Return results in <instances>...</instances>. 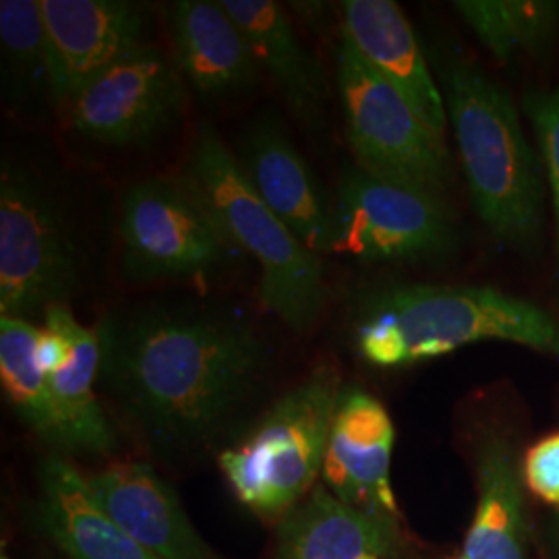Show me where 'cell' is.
I'll return each mask as SVG.
<instances>
[{
	"label": "cell",
	"instance_id": "cell-16",
	"mask_svg": "<svg viewBox=\"0 0 559 559\" xmlns=\"http://www.w3.org/2000/svg\"><path fill=\"white\" fill-rule=\"evenodd\" d=\"M400 516L355 508L321 483L278 522L274 559L399 558Z\"/></svg>",
	"mask_w": 559,
	"mask_h": 559
},
{
	"label": "cell",
	"instance_id": "cell-14",
	"mask_svg": "<svg viewBox=\"0 0 559 559\" xmlns=\"http://www.w3.org/2000/svg\"><path fill=\"white\" fill-rule=\"evenodd\" d=\"M102 510L160 559H224L182 508L177 491L143 462H117L87 475Z\"/></svg>",
	"mask_w": 559,
	"mask_h": 559
},
{
	"label": "cell",
	"instance_id": "cell-6",
	"mask_svg": "<svg viewBox=\"0 0 559 559\" xmlns=\"http://www.w3.org/2000/svg\"><path fill=\"white\" fill-rule=\"evenodd\" d=\"M85 258L69 205L27 164L2 160L0 311L32 321L81 290Z\"/></svg>",
	"mask_w": 559,
	"mask_h": 559
},
{
	"label": "cell",
	"instance_id": "cell-27",
	"mask_svg": "<svg viewBox=\"0 0 559 559\" xmlns=\"http://www.w3.org/2000/svg\"><path fill=\"white\" fill-rule=\"evenodd\" d=\"M551 543H554V547H556V554L559 556V510L558 516L554 519V524H551Z\"/></svg>",
	"mask_w": 559,
	"mask_h": 559
},
{
	"label": "cell",
	"instance_id": "cell-23",
	"mask_svg": "<svg viewBox=\"0 0 559 559\" xmlns=\"http://www.w3.org/2000/svg\"><path fill=\"white\" fill-rule=\"evenodd\" d=\"M0 50L2 92L11 108L25 112L44 100L55 104L40 0L0 2Z\"/></svg>",
	"mask_w": 559,
	"mask_h": 559
},
{
	"label": "cell",
	"instance_id": "cell-11",
	"mask_svg": "<svg viewBox=\"0 0 559 559\" xmlns=\"http://www.w3.org/2000/svg\"><path fill=\"white\" fill-rule=\"evenodd\" d=\"M55 106L83 81L145 46L150 11L127 0H40Z\"/></svg>",
	"mask_w": 559,
	"mask_h": 559
},
{
	"label": "cell",
	"instance_id": "cell-28",
	"mask_svg": "<svg viewBox=\"0 0 559 559\" xmlns=\"http://www.w3.org/2000/svg\"><path fill=\"white\" fill-rule=\"evenodd\" d=\"M362 559H380V558H373V556H369V558H362Z\"/></svg>",
	"mask_w": 559,
	"mask_h": 559
},
{
	"label": "cell",
	"instance_id": "cell-7",
	"mask_svg": "<svg viewBox=\"0 0 559 559\" xmlns=\"http://www.w3.org/2000/svg\"><path fill=\"white\" fill-rule=\"evenodd\" d=\"M336 83L360 170L441 198L452 180L445 140L340 34Z\"/></svg>",
	"mask_w": 559,
	"mask_h": 559
},
{
	"label": "cell",
	"instance_id": "cell-17",
	"mask_svg": "<svg viewBox=\"0 0 559 559\" xmlns=\"http://www.w3.org/2000/svg\"><path fill=\"white\" fill-rule=\"evenodd\" d=\"M342 15L340 34L353 41L360 57L399 90L433 133L445 140L450 122L443 94L399 4L392 0H346Z\"/></svg>",
	"mask_w": 559,
	"mask_h": 559
},
{
	"label": "cell",
	"instance_id": "cell-10",
	"mask_svg": "<svg viewBox=\"0 0 559 559\" xmlns=\"http://www.w3.org/2000/svg\"><path fill=\"white\" fill-rule=\"evenodd\" d=\"M185 80L173 57L145 44L83 81L60 108L87 141L138 147L164 135L185 110Z\"/></svg>",
	"mask_w": 559,
	"mask_h": 559
},
{
	"label": "cell",
	"instance_id": "cell-8",
	"mask_svg": "<svg viewBox=\"0 0 559 559\" xmlns=\"http://www.w3.org/2000/svg\"><path fill=\"white\" fill-rule=\"evenodd\" d=\"M119 235L122 274L140 284L207 278L240 255L185 177L133 185L120 205Z\"/></svg>",
	"mask_w": 559,
	"mask_h": 559
},
{
	"label": "cell",
	"instance_id": "cell-22",
	"mask_svg": "<svg viewBox=\"0 0 559 559\" xmlns=\"http://www.w3.org/2000/svg\"><path fill=\"white\" fill-rule=\"evenodd\" d=\"M454 9L503 67L537 57L559 29L554 0H459Z\"/></svg>",
	"mask_w": 559,
	"mask_h": 559
},
{
	"label": "cell",
	"instance_id": "cell-1",
	"mask_svg": "<svg viewBox=\"0 0 559 559\" xmlns=\"http://www.w3.org/2000/svg\"><path fill=\"white\" fill-rule=\"evenodd\" d=\"M94 330L104 394L156 452H191L216 440L274 362L253 321L212 305H127Z\"/></svg>",
	"mask_w": 559,
	"mask_h": 559
},
{
	"label": "cell",
	"instance_id": "cell-24",
	"mask_svg": "<svg viewBox=\"0 0 559 559\" xmlns=\"http://www.w3.org/2000/svg\"><path fill=\"white\" fill-rule=\"evenodd\" d=\"M40 330L34 321L0 318V381L17 417L41 440L62 448L59 417L38 359Z\"/></svg>",
	"mask_w": 559,
	"mask_h": 559
},
{
	"label": "cell",
	"instance_id": "cell-12",
	"mask_svg": "<svg viewBox=\"0 0 559 559\" xmlns=\"http://www.w3.org/2000/svg\"><path fill=\"white\" fill-rule=\"evenodd\" d=\"M396 431L385 406L359 385L342 388L321 485L355 508L400 516L392 489Z\"/></svg>",
	"mask_w": 559,
	"mask_h": 559
},
{
	"label": "cell",
	"instance_id": "cell-5",
	"mask_svg": "<svg viewBox=\"0 0 559 559\" xmlns=\"http://www.w3.org/2000/svg\"><path fill=\"white\" fill-rule=\"evenodd\" d=\"M342 380L330 360L280 396L218 464L237 500L265 520H282L321 479Z\"/></svg>",
	"mask_w": 559,
	"mask_h": 559
},
{
	"label": "cell",
	"instance_id": "cell-13",
	"mask_svg": "<svg viewBox=\"0 0 559 559\" xmlns=\"http://www.w3.org/2000/svg\"><path fill=\"white\" fill-rule=\"evenodd\" d=\"M253 189L316 255L334 251L332 200L278 119L255 120L235 154Z\"/></svg>",
	"mask_w": 559,
	"mask_h": 559
},
{
	"label": "cell",
	"instance_id": "cell-21",
	"mask_svg": "<svg viewBox=\"0 0 559 559\" xmlns=\"http://www.w3.org/2000/svg\"><path fill=\"white\" fill-rule=\"evenodd\" d=\"M477 510L454 559H531V522L516 454L491 436L477 452Z\"/></svg>",
	"mask_w": 559,
	"mask_h": 559
},
{
	"label": "cell",
	"instance_id": "cell-26",
	"mask_svg": "<svg viewBox=\"0 0 559 559\" xmlns=\"http://www.w3.org/2000/svg\"><path fill=\"white\" fill-rule=\"evenodd\" d=\"M524 480L537 498L559 510V433L543 438L526 452Z\"/></svg>",
	"mask_w": 559,
	"mask_h": 559
},
{
	"label": "cell",
	"instance_id": "cell-20",
	"mask_svg": "<svg viewBox=\"0 0 559 559\" xmlns=\"http://www.w3.org/2000/svg\"><path fill=\"white\" fill-rule=\"evenodd\" d=\"M67 340V353L59 365L46 373L50 399L59 417L62 450L108 454L117 438L96 396L100 376V340L96 330L85 328L67 305H55L44 313Z\"/></svg>",
	"mask_w": 559,
	"mask_h": 559
},
{
	"label": "cell",
	"instance_id": "cell-15",
	"mask_svg": "<svg viewBox=\"0 0 559 559\" xmlns=\"http://www.w3.org/2000/svg\"><path fill=\"white\" fill-rule=\"evenodd\" d=\"M168 29L180 75L203 100L237 96L260 80L255 52L221 0L170 4Z\"/></svg>",
	"mask_w": 559,
	"mask_h": 559
},
{
	"label": "cell",
	"instance_id": "cell-19",
	"mask_svg": "<svg viewBox=\"0 0 559 559\" xmlns=\"http://www.w3.org/2000/svg\"><path fill=\"white\" fill-rule=\"evenodd\" d=\"M38 516L69 559H160L102 510L87 475L64 459L41 462Z\"/></svg>",
	"mask_w": 559,
	"mask_h": 559
},
{
	"label": "cell",
	"instance_id": "cell-3",
	"mask_svg": "<svg viewBox=\"0 0 559 559\" xmlns=\"http://www.w3.org/2000/svg\"><path fill=\"white\" fill-rule=\"evenodd\" d=\"M441 94L479 221L506 247H533L545 222V173L510 94L464 60L443 69Z\"/></svg>",
	"mask_w": 559,
	"mask_h": 559
},
{
	"label": "cell",
	"instance_id": "cell-2",
	"mask_svg": "<svg viewBox=\"0 0 559 559\" xmlns=\"http://www.w3.org/2000/svg\"><path fill=\"white\" fill-rule=\"evenodd\" d=\"M479 342H508L559 359V318L496 286L402 284L365 305L355 344L376 367L445 357Z\"/></svg>",
	"mask_w": 559,
	"mask_h": 559
},
{
	"label": "cell",
	"instance_id": "cell-4",
	"mask_svg": "<svg viewBox=\"0 0 559 559\" xmlns=\"http://www.w3.org/2000/svg\"><path fill=\"white\" fill-rule=\"evenodd\" d=\"M182 177L200 193L228 242L258 263L261 305L295 332L313 328L328 302L320 255L261 200L235 152L212 127L201 124Z\"/></svg>",
	"mask_w": 559,
	"mask_h": 559
},
{
	"label": "cell",
	"instance_id": "cell-25",
	"mask_svg": "<svg viewBox=\"0 0 559 559\" xmlns=\"http://www.w3.org/2000/svg\"><path fill=\"white\" fill-rule=\"evenodd\" d=\"M522 108L531 120L539 145L540 164L556 218V276L559 280V85L549 90H531Z\"/></svg>",
	"mask_w": 559,
	"mask_h": 559
},
{
	"label": "cell",
	"instance_id": "cell-9",
	"mask_svg": "<svg viewBox=\"0 0 559 559\" xmlns=\"http://www.w3.org/2000/svg\"><path fill=\"white\" fill-rule=\"evenodd\" d=\"M332 214V253L359 261L438 260L456 245L454 222L441 198L360 168L342 175Z\"/></svg>",
	"mask_w": 559,
	"mask_h": 559
},
{
	"label": "cell",
	"instance_id": "cell-29",
	"mask_svg": "<svg viewBox=\"0 0 559 559\" xmlns=\"http://www.w3.org/2000/svg\"><path fill=\"white\" fill-rule=\"evenodd\" d=\"M2 559H9V558H7V556H4V558H2Z\"/></svg>",
	"mask_w": 559,
	"mask_h": 559
},
{
	"label": "cell",
	"instance_id": "cell-18",
	"mask_svg": "<svg viewBox=\"0 0 559 559\" xmlns=\"http://www.w3.org/2000/svg\"><path fill=\"white\" fill-rule=\"evenodd\" d=\"M251 44L293 117L309 131L328 122V83L320 62L302 46L286 11L272 0H221Z\"/></svg>",
	"mask_w": 559,
	"mask_h": 559
}]
</instances>
